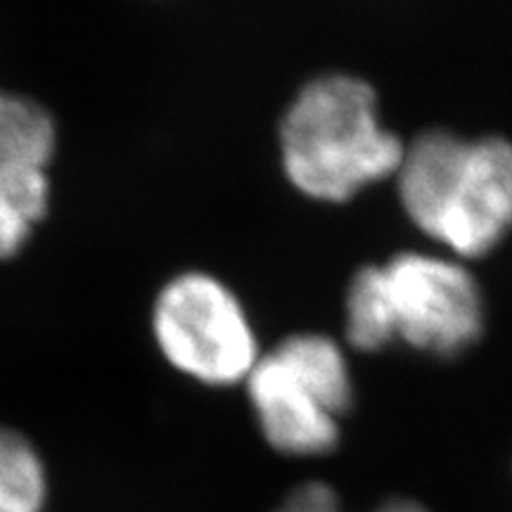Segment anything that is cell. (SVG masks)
I'll return each instance as SVG.
<instances>
[{"instance_id":"obj_1","label":"cell","mask_w":512,"mask_h":512,"mask_svg":"<svg viewBox=\"0 0 512 512\" xmlns=\"http://www.w3.org/2000/svg\"><path fill=\"white\" fill-rule=\"evenodd\" d=\"M399 195L415 226L460 256L491 252L512 230V145L427 131L403 152Z\"/></svg>"},{"instance_id":"obj_2","label":"cell","mask_w":512,"mask_h":512,"mask_svg":"<svg viewBox=\"0 0 512 512\" xmlns=\"http://www.w3.org/2000/svg\"><path fill=\"white\" fill-rule=\"evenodd\" d=\"M406 145L382 126L375 91L347 74L313 79L287 107L280 155L290 183L320 202H344L399 171Z\"/></svg>"},{"instance_id":"obj_3","label":"cell","mask_w":512,"mask_h":512,"mask_svg":"<svg viewBox=\"0 0 512 512\" xmlns=\"http://www.w3.org/2000/svg\"><path fill=\"white\" fill-rule=\"evenodd\" d=\"M484 328L482 297L456 261L399 254L356 273L347 292V337L361 351L406 342L434 356H458Z\"/></svg>"},{"instance_id":"obj_4","label":"cell","mask_w":512,"mask_h":512,"mask_svg":"<svg viewBox=\"0 0 512 512\" xmlns=\"http://www.w3.org/2000/svg\"><path fill=\"white\" fill-rule=\"evenodd\" d=\"M261 434L285 456H325L339 444V418L354 389L342 349L323 335H292L259 356L247 377Z\"/></svg>"},{"instance_id":"obj_5","label":"cell","mask_w":512,"mask_h":512,"mask_svg":"<svg viewBox=\"0 0 512 512\" xmlns=\"http://www.w3.org/2000/svg\"><path fill=\"white\" fill-rule=\"evenodd\" d=\"M152 332L178 373L209 387L245 382L261 356L240 299L202 271L181 273L162 287Z\"/></svg>"},{"instance_id":"obj_6","label":"cell","mask_w":512,"mask_h":512,"mask_svg":"<svg viewBox=\"0 0 512 512\" xmlns=\"http://www.w3.org/2000/svg\"><path fill=\"white\" fill-rule=\"evenodd\" d=\"M55 150L57 126L46 107L0 91V166L48 171Z\"/></svg>"},{"instance_id":"obj_7","label":"cell","mask_w":512,"mask_h":512,"mask_svg":"<svg viewBox=\"0 0 512 512\" xmlns=\"http://www.w3.org/2000/svg\"><path fill=\"white\" fill-rule=\"evenodd\" d=\"M50 207L48 171L0 166V259L22 252Z\"/></svg>"},{"instance_id":"obj_8","label":"cell","mask_w":512,"mask_h":512,"mask_svg":"<svg viewBox=\"0 0 512 512\" xmlns=\"http://www.w3.org/2000/svg\"><path fill=\"white\" fill-rule=\"evenodd\" d=\"M46 498V465L34 444L0 425V512H43Z\"/></svg>"},{"instance_id":"obj_9","label":"cell","mask_w":512,"mask_h":512,"mask_svg":"<svg viewBox=\"0 0 512 512\" xmlns=\"http://www.w3.org/2000/svg\"><path fill=\"white\" fill-rule=\"evenodd\" d=\"M275 512H339L337 496L328 484L309 482L294 489ZM377 512H430L415 501H389Z\"/></svg>"}]
</instances>
